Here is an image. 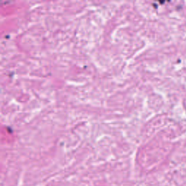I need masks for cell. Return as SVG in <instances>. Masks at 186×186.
Instances as JSON below:
<instances>
[]
</instances>
